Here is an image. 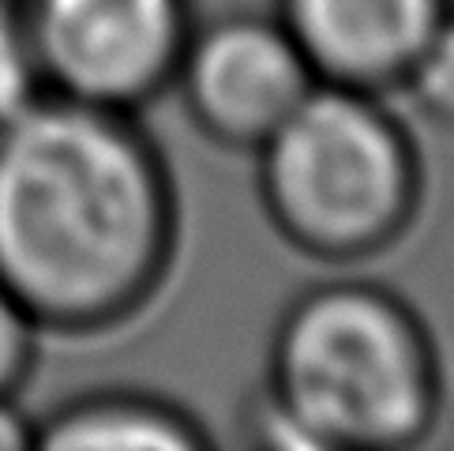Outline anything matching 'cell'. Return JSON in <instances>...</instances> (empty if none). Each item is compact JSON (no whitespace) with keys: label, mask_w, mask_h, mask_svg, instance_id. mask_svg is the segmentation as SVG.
I'll return each mask as SVG.
<instances>
[{"label":"cell","mask_w":454,"mask_h":451,"mask_svg":"<svg viewBox=\"0 0 454 451\" xmlns=\"http://www.w3.org/2000/svg\"><path fill=\"white\" fill-rule=\"evenodd\" d=\"M173 252V177L139 113L45 91L0 124V282L42 335L124 328Z\"/></svg>","instance_id":"cell-1"},{"label":"cell","mask_w":454,"mask_h":451,"mask_svg":"<svg viewBox=\"0 0 454 451\" xmlns=\"http://www.w3.org/2000/svg\"><path fill=\"white\" fill-rule=\"evenodd\" d=\"M425 353L391 301L364 289L304 297L274 338L267 444H387L425 414Z\"/></svg>","instance_id":"cell-2"},{"label":"cell","mask_w":454,"mask_h":451,"mask_svg":"<svg viewBox=\"0 0 454 451\" xmlns=\"http://www.w3.org/2000/svg\"><path fill=\"white\" fill-rule=\"evenodd\" d=\"M270 211L304 241H353L395 211L402 147L383 113L349 87H308L259 143Z\"/></svg>","instance_id":"cell-3"},{"label":"cell","mask_w":454,"mask_h":451,"mask_svg":"<svg viewBox=\"0 0 454 451\" xmlns=\"http://www.w3.org/2000/svg\"><path fill=\"white\" fill-rule=\"evenodd\" d=\"M42 87L139 113L169 91L192 35V0H20Z\"/></svg>","instance_id":"cell-4"},{"label":"cell","mask_w":454,"mask_h":451,"mask_svg":"<svg viewBox=\"0 0 454 451\" xmlns=\"http://www.w3.org/2000/svg\"><path fill=\"white\" fill-rule=\"evenodd\" d=\"M312 87V64L282 20L222 15L192 27L176 60V99L210 139L259 147Z\"/></svg>","instance_id":"cell-5"},{"label":"cell","mask_w":454,"mask_h":451,"mask_svg":"<svg viewBox=\"0 0 454 451\" xmlns=\"http://www.w3.org/2000/svg\"><path fill=\"white\" fill-rule=\"evenodd\" d=\"M282 23L312 68L376 79L420 53L440 0H282Z\"/></svg>","instance_id":"cell-6"},{"label":"cell","mask_w":454,"mask_h":451,"mask_svg":"<svg viewBox=\"0 0 454 451\" xmlns=\"http://www.w3.org/2000/svg\"><path fill=\"white\" fill-rule=\"evenodd\" d=\"M207 429L184 407L139 388H87L35 414V451H196Z\"/></svg>","instance_id":"cell-7"},{"label":"cell","mask_w":454,"mask_h":451,"mask_svg":"<svg viewBox=\"0 0 454 451\" xmlns=\"http://www.w3.org/2000/svg\"><path fill=\"white\" fill-rule=\"evenodd\" d=\"M45 94L20 0H0V124Z\"/></svg>","instance_id":"cell-8"},{"label":"cell","mask_w":454,"mask_h":451,"mask_svg":"<svg viewBox=\"0 0 454 451\" xmlns=\"http://www.w3.org/2000/svg\"><path fill=\"white\" fill-rule=\"evenodd\" d=\"M42 328L30 320L20 297L0 282V395H20L38 361Z\"/></svg>","instance_id":"cell-9"},{"label":"cell","mask_w":454,"mask_h":451,"mask_svg":"<svg viewBox=\"0 0 454 451\" xmlns=\"http://www.w3.org/2000/svg\"><path fill=\"white\" fill-rule=\"evenodd\" d=\"M420 102L435 113H454V23H440L410 60Z\"/></svg>","instance_id":"cell-10"},{"label":"cell","mask_w":454,"mask_h":451,"mask_svg":"<svg viewBox=\"0 0 454 451\" xmlns=\"http://www.w3.org/2000/svg\"><path fill=\"white\" fill-rule=\"evenodd\" d=\"M0 451H35V414L20 407V395H0Z\"/></svg>","instance_id":"cell-11"}]
</instances>
